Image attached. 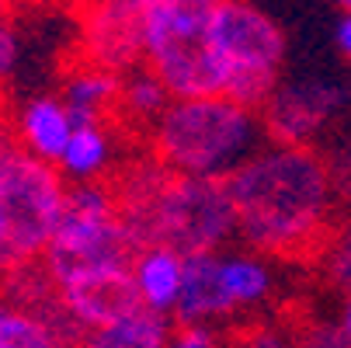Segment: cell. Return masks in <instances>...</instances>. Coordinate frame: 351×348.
<instances>
[{
	"instance_id": "cell-4",
	"label": "cell",
	"mask_w": 351,
	"mask_h": 348,
	"mask_svg": "<svg viewBox=\"0 0 351 348\" xmlns=\"http://www.w3.org/2000/svg\"><path fill=\"white\" fill-rule=\"evenodd\" d=\"M247 136L250 115L230 97H195L164 112L154 129L149 154L174 174L209 178L247 143Z\"/></svg>"
},
{
	"instance_id": "cell-3",
	"label": "cell",
	"mask_w": 351,
	"mask_h": 348,
	"mask_svg": "<svg viewBox=\"0 0 351 348\" xmlns=\"http://www.w3.org/2000/svg\"><path fill=\"white\" fill-rule=\"evenodd\" d=\"M45 268L53 279H66L84 268H129L143 262V251L129 237L125 223L115 213V202L101 181H77L66 188L63 220L56 227V237L42 255Z\"/></svg>"
},
{
	"instance_id": "cell-22",
	"label": "cell",
	"mask_w": 351,
	"mask_h": 348,
	"mask_svg": "<svg viewBox=\"0 0 351 348\" xmlns=\"http://www.w3.org/2000/svg\"><path fill=\"white\" fill-rule=\"evenodd\" d=\"M21 268V262H18V255L11 251V237H8V223H4V216H0V282H4L11 272H18Z\"/></svg>"
},
{
	"instance_id": "cell-7",
	"label": "cell",
	"mask_w": 351,
	"mask_h": 348,
	"mask_svg": "<svg viewBox=\"0 0 351 348\" xmlns=\"http://www.w3.org/2000/svg\"><path fill=\"white\" fill-rule=\"evenodd\" d=\"M233 227L237 213L223 174H171L154 202V251H171L181 262L202 258L230 237Z\"/></svg>"
},
{
	"instance_id": "cell-24",
	"label": "cell",
	"mask_w": 351,
	"mask_h": 348,
	"mask_svg": "<svg viewBox=\"0 0 351 348\" xmlns=\"http://www.w3.org/2000/svg\"><path fill=\"white\" fill-rule=\"evenodd\" d=\"M337 42H341V49H344V56H351V14H344V21H341V28H337Z\"/></svg>"
},
{
	"instance_id": "cell-1",
	"label": "cell",
	"mask_w": 351,
	"mask_h": 348,
	"mask_svg": "<svg viewBox=\"0 0 351 348\" xmlns=\"http://www.w3.org/2000/svg\"><path fill=\"white\" fill-rule=\"evenodd\" d=\"M243 240L285 265L317 268L341 223L330 216L327 167L310 146L275 150L223 174Z\"/></svg>"
},
{
	"instance_id": "cell-17",
	"label": "cell",
	"mask_w": 351,
	"mask_h": 348,
	"mask_svg": "<svg viewBox=\"0 0 351 348\" xmlns=\"http://www.w3.org/2000/svg\"><path fill=\"white\" fill-rule=\"evenodd\" d=\"M317 272H320V279H324L327 289L351 292V220L341 223V230H337L334 244L327 247L324 262L317 265Z\"/></svg>"
},
{
	"instance_id": "cell-6",
	"label": "cell",
	"mask_w": 351,
	"mask_h": 348,
	"mask_svg": "<svg viewBox=\"0 0 351 348\" xmlns=\"http://www.w3.org/2000/svg\"><path fill=\"white\" fill-rule=\"evenodd\" d=\"M66 206V178L56 164H45L28 150H14L0 161V216L8 223L11 251L21 265L42 262L56 237Z\"/></svg>"
},
{
	"instance_id": "cell-9",
	"label": "cell",
	"mask_w": 351,
	"mask_h": 348,
	"mask_svg": "<svg viewBox=\"0 0 351 348\" xmlns=\"http://www.w3.org/2000/svg\"><path fill=\"white\" fill-rule=\"evenodd\" d=\"M56 292H60L66 314L80 327H87L90 334L108 331V327L146 310L136 272L115 268V265L84 268V272H73L66 279H56Z\"/></svg>"
},
{
	"instance_id": "cell-5",
	"label": "cell",
	"mask_w": 351,
	"mask_h": 348,
	"mask_svg": "<svg viewBox=\"0 0 351 348\" xmlns=\"http://www.w3.org/2000/svg\"><path fill=\"white\" fill-rule=\"evenodd\" d=\"M213 45L226 67V94L237 108L265 112L285 56L282 28L250 4H216Z\"/></svg>"
},
{
	"instance_id": "cell-15",
	"label": "cell",
	"mask_w": 351,
	"mask_h": 348,
	"mask_svg": "<svg viewBox=\"0 0 351 348\" xmlns=\"http://www.w3.org/2000/svg\"><path fill=\"white\" fill-rule=\"evenodd\" d=\"M0 348H63L56 331L28 310L0 303Z\"/></svg>"
},
{
	"instance_id": "cell-19",
	"label": "cell",
	"mask_w": 351,
	"mask_h": 348,
	"mask_svg": "<svg viewBox=\"0 0 351 348\" xmlns=\"http://www.w3.org/2000/svg\"><path fill=\"white\" fill-rule=\"evenodd\" d=\"M324 167H327V185H330V206L351 209V146L341 150L334 161H327Z\"/></svg>"
},
{
	"instance_id": "cell-14",
	"label": "cell",
	"mask_w": 351,
	"mask_h": 348,
	"mask_svg": "<svg viewBox=\"0 0 351 348\" xmlns=\"http://www.w3.org/2000/svg\"><path fill=\"white\" fill-rule=\"evenodd\" d=\"M136 282L143 292V303L149 310H164L171 303H178L181 292V258L171 251H149L143 255V262L136 265Z\"/></svg>"
},
{
	"instance_id": "cell-20",
	"label": "cell",
	"mask_w": 351,
	"mask_h": 348,
	"mask_svg": "<svg viewBox=\"0 0 351 348\" xmlns=\"http://www.w3.org/2000/svg\"><path fill=\"white\" fill-rule=\"evenodd\" d=\"M167 348H223V338H216L213 331L198 327V324H178L171 327Z\"/></svg>"
},
{
	"instance_id": "cell-23",
	"label": "cell",
	"mask_w": 351,
	"mask_h": 348,
	"mask_svg": "<svg viewBox=\"0 0 351 348\" xmlns=\"http://www.w3.org/2000/svg\"><path fill=\"white\" fill-rule=\"evenodd\" d=\"M18 146V136H14V119L8 108H0V161H4L11 150Z\"/></svg>"
},
{
	"instance_id": "cell-11",
	"label": "cell",
	"mask_w": 351,
	"mask_h": 348,
	"mask_svg": "<svg viewBox=\"0 0 351 348\" xmlns=\"http://www.w3.org/2000/svg\"><path fill=\"white\" fill-rule=\"evenodd\" d=\"M11 119H14V136H18L21 150H28L32 157H38L45 164L63 161L66 143L73 136V119L60 97H53V94L32 97L21 112H11Z\"/></svg>"
},
{
	"instance_id": "cell-8",
	"label": "cell",
	"mask_w": 351,
	"mask_h": 348,
	"mask_svg": "<svg viewBox=\"0 0 351 348\" xmlns=\"http://www.w3.org/2000/svg\"><path fill=\"white\" fill-rule=\"evenodd\" d=\"M77 18V38L70 56L112 70L119 77L146 63V4H80L70 11Z\"/></svg>"
},
{
	"instance_id": "cell-13",
	"label": "cell",
	"mask_w": 351,
	"mask_h": 348,
	"mask_svg": "<svg viewBox=\"0 0 351 348\" xmlns=\"http://www.w3.org/2000/svg\"><path fill=\"white\" fill-rule=\"evenodd\" d=\"M108 136L105 129H97V126H77L70 143H66V154L63 161L56 164L63 178H73L77 181H94V178H101L108 171Z\"/></svg>"
},
{
	"instance_id": "cell-2",
	"label": "cell",
	"mask_w": 351,
	"mask_h": 348,
	"mask_svg": "<svg viewBox=\"0 0 351 348\" xmlns=\"http://www.w3.org/2000/svg\"><path fill=\"white\" fill-rule=\"evenodd\" d=\"M213 11L209 0H146V70L181 102L226 94Z\"/></svg>"
},
{
	"instance_id": "cell-16",
	"label": "cell",
	"mask_w": 351,
	"mask_h": 348,
	"mask_svg": "<svg viewBox=\"0 0 351 348\" xmlns=\"http://www.w3.org/2000/svg\"><path fill=\"white\" fill-rule=\"evenodd\" d=\"M282 327L289 331V338H292L295 348H351V334L344 327L313 321L303 307L285 310V324Z\"/></svg>"
},
{
	"instance_id": "cell-27",
	"label": "cell",
	"mask_w": 351,
	"mask_h": 348,
	"mask_svg": "<svg viewBox=\"0 0 351 348\" xmlns=\"http://www.w3.org/2000/svg\"><path fill=\"white\" fill-rule=\"evenodd\" d=\"M11 11H14L11 4H0V18H4V14H11Z\"/></svg>"
},
{
	"instance_id": "cell-18",
	"label": "cell",
	"mask_w": 351,
	"mask_h": 348,
	"mask_svg": "<svg viewBox=\"0 0 351 348\" xmlns=\"http://www.w3.org/2000/svg\"><path fill=\"white\" fill-rule=\"evenodd\" d=\"M223 279H226V289L233 296V303L258 300V296L268 289V275L258 265H250V262H230V265H223Z\"/></svg>"
},
{
	"instance_id": "cell-21",
	"label": "cell",
	"mask_w": 351,
	"mask_h": 348,
	"mask_svg": "<svg viewBox=\"0 0 351 348\" xmlns=\"http://www.w3.org/2000/svg\"><path fill=\"white\" fill-rule=\"evenodd\" d=\"M18 63V25H14V11L0 18V80H8L11 70Z\"/></svg>"
},
{
	"instance_id": "cell-26",
	"label": "cell",
	"mask_w": 351,
	"mask_h": 348,
	"mask_svg": "<svg viewBox=\"0 0 351 348\" xmlns=\"http://www.w3.org/2000/svg\"><path fill=\"white\" fill-rule=\"evenodd\" d=\"M0 108H8V102H4V80H0Z\"/></svg>"
},
{
	"instance_id": "cell-25",
	"label": "cell",
	"mask_w": 351,
	"mask_h": 348,
	"mask_svg": "<svg viewBox=\"0 0 351 348\" xmlns=\"http://www.w3.org/2000/svg\"><path fill=\"white\" fill-rule=\"evenodd\" d=\"M344 331L351 334V303H348V314H344Z\"/></svg>"
},
{
	"instance_id": "cell-12",
	"label": "cell",
	"mask_w": 351,
	"mask_h": 348,
	"mask_svg": "<svg viewBox=\"0 0 351 348\" xmlns=\"http://www.w3.org/2000/svg\"><path fill=\"white\" fill-rule=\"evenodd\" d=\"M233 296L223 279V265L213 255L181 262V292H178V324H195L202 317H216L233 310Z\"/></svg>"
},
{
	"instance_id": "cell-10",
	"label": "cell",
	"mask_w": 351,
	"mask_h": 348,
	"mask_svg": "<svg viewBox=\"0 0 351 348\" xmlns=\"http://www.w3.org/2000/svg\"><path fill=\"white\" fill-rule=\"evenodd\" d=\"M344 102V91L330 84H299L285 87L265 105V126L275 143H282V150H295L306 146V139L324 126V119Z\"/></svg>"
}]
</instances>
